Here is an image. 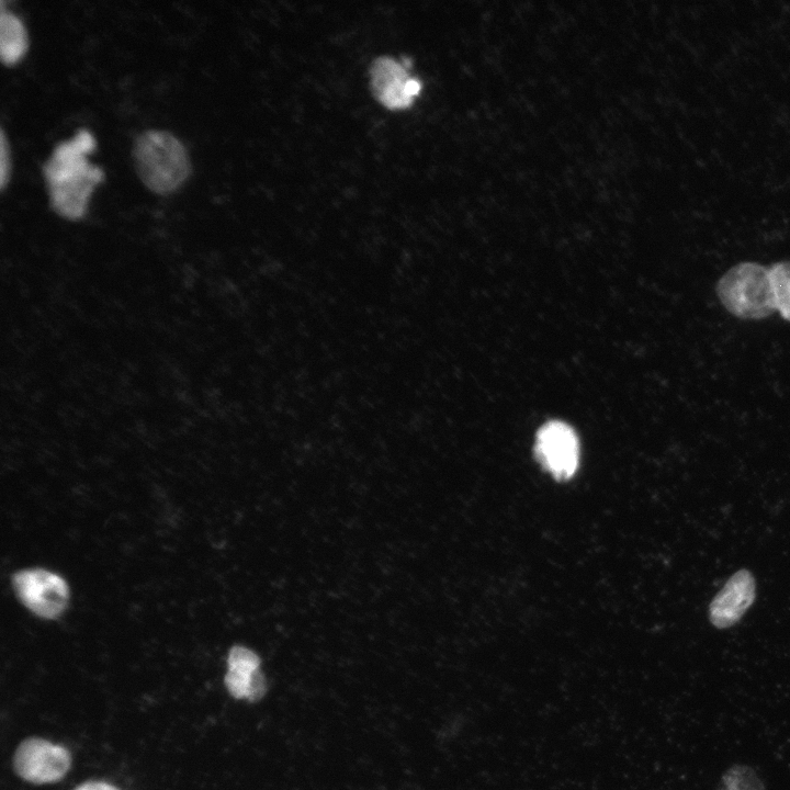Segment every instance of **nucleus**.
<instances>
[{"label":"nucleus","instance_id":"nucleus-1","mask_svg":"<svg viewBox=\"0 0 790 790\" xmlns=\"http://www.w3.org/2000/svg\"><path fill=\"white\" fill-rule=\"evenodd\" d=\"M94 146L91 133L80 129L59 143L43 167L50 205L65 218L83 216L93 188L103 179L102 170L86 158Z\"/></svg>","mask_w":790,"mask_h":790},{"label":"nucleus","instance_id":"nucleus-2","mask_svg":"<svg viewBox=\"0 0 790 790\" xmlns=\"http://www.w3.org/2000/svg\"><path fill=\"white\" fill-rule=\"evenodd\" d=\"M133 159L143 183L154 192L168 193L189 177L191 166L185 148L171 133L145 131L135 139Z\"/></svg>","mask_w":790,"mask_h":790},{"label":"nucleus","instance_id":"nucleus-3","mask_svg":"<svg viewBox=\"0 0 790 790\" xmlns=\"http://www.w3.org/2000/svg\"><path fill=\"white\" fill-rule=\"evenodd\" d=\"M723 306L743 319H761L776 311L769 269L756 262H741L716 283Z\"/></svg>","mask_w":790,"mask_h":790},{"label":"nucleus","instance_id":"nucleus-4","mask_svg":"<svg viewBox=\"0 0 790 790\" xmlns=\"http://www.w3.org/2000/svg\"><path fill=\"white\" fill-rule=\"evenodd\" d=\"M12 585L20 601L34 614L56 619L67 608L69 588L65 579L43 568L16 572Z\"/></svg>","mask_w":790,"mask_h":790},{"label":"nucleus","instance_id":"nucleus-5","mask_svg":"<svg viewBox=\"0 0 790 790\" xmlns=\"http://www.w3.org/2000/svg\"><path fill=\"white\" fill-rule=\"evenodd\" d=\"M535 456L541 466L557 481H568L579 464V441L566 422L551 420L535 436Z\"/></svg>","mask_w":790,"mask_h":790},{"label":"nucleus","instance_id":"nucleus-6","mask_svg":"<svg viewBox=\"0 0 790 790\" xmlns=\"http://www.w3.org/2000/svg\"><path fill=\"white\" fill-rule=\"evenodd\" d=\"M70 765L71 757L67 748L38 737L24 740L13 756L15 772L36 785L60 780Z\"/></svg>","mask_w":790,"mask_h":790},{"label":"nucleus","instance_id":"nucleus-7","mask_svg":"<svg viewBox=\"0 0 790 790\" xmlns=\"http://www.w3.org/2000/svg\"><path fill=\"white\" fill-rule=\"evenodd\" d=\"M371 86L375 98L390 110L409 108L419 94V80L408 75L404 63L380 57L371 66Z\"/></svg>","mask_w":790,"mask_h":790},{"label":"nucleus","instance_id":"nucleus-8","mask_svg":"<svg viewBox=\"0 0 790 790\" xmlns=\"http://www.w3.org/2000/svg\"><path fill=\"white\" fill-rule=\"evenodd\" d=\"M224 682L236 699L260 700L267 691V682L260 670L259 656L245 646H233L228 653Z\"/></svg>","mask_w":790,"mask_h":790},{"label":"nucleus","instance_id":"nucleus-9","mask_svg":"<svg viewBox=\"0 0 790 790\" xmlns=\"http://www.w3.org/2000/svg\"><path fill=\"white\" fill-rule=\"evenodd\" d=\"M755 599V579L751 572H736L718 592L709 608L711 623L725 629L736 623Z\"/></svg>","mask_w":790,"mask_h":790},{"label":"nucleus","instance_id":"nucleus-10","mask_svg":"<svg viewBox=\"0 0 790 790\" xmlns=\"http://www.w3.org/2000/svg\"><path fill=\"white\" fill-rule=\"evenodd\" d=\"M27 48V35L22 21L1 7L0 56L4 65L15 64Z\"/></svg>","mask_w":790,"mask_h":790},{"label":"nucleus","instance_id":"nucleus-11","mask_svg":"<svg viewBox=\"0 0 790 790\" xmlns=\"http://www.w3.org/2000/svg\"><path fill=\"white\" fill-rule=\"evenodd\" d=\"M768 269L776 311L790 321V261L774 263Z\"/></svg>","mask_w":790,"mask_h":790},{"label":"nucleus","instance_id":"nucleus-12","mask_svg":"<svg viewBox=\"0 0 790 790\" xmlns=\"http://www.w3.org/2000/svg\"><path fill=\"white\" fill-rule=\"evenodd\" d=\"M716 790H765V785L751 766L735 764L723 774Z\"/></svg>","mask_w":790,"mask_h":790},{"label":"nucleus","instance_id":"nucleus-13","mask_svg":"<svg viewBox=\"0 0 790 790\" xmlns=\"http://www.w3.org/2000/svg\"><path fill=\"white\" fill-rule=\"evenodd\" d=\"M10 173V151L9 144L7 143L4 132H0V187L4 188L9 180Z\"/></svg>","mask_w":790,"mask_h":790},{"label":"nucleus","instance_id":"nucleus-14","mask_svg":"<svg viewBox=\"0 0 790 790\" xmlns=\"http://www.w3.org/2000/svg\"><path fill=\"white\" fill-rule=\"evenodd\" d=\"M75 790H120L119 788L102 781H88L78 786Z\"/></svg>","mask_w":790,"mask_h":790}]
</instances>
